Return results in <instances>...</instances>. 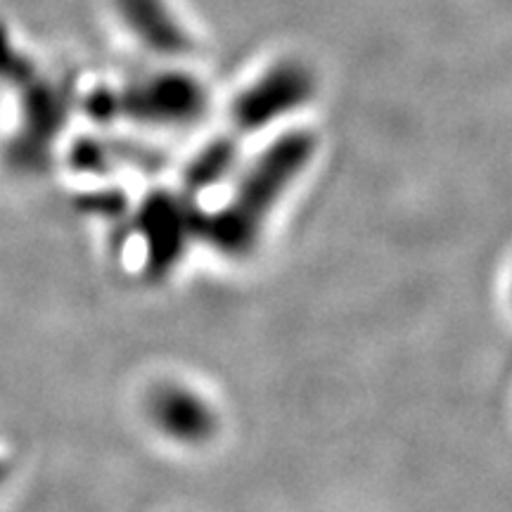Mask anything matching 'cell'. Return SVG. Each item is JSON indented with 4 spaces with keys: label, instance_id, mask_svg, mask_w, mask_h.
Segmentation results:
<instances>
[{
    "label": "cell",
    "instance_id": "1",
    "mask_svg": "<svg viewBox=\"0 0 512 512\" xmlns=\"http://www.w3.org/2000/svg\"><path fill=\"white\" fill-rule=\"evenodd\" d=\"M119 10L150 46L171 50L185 46L183 31L169 15L164 0H119Z\"/></svg>",
    "mask_w": 512,
    "mask_h": 512
}]
</instances>
